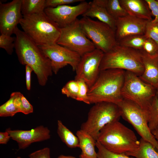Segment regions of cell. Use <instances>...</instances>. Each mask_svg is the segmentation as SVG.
Instances as JSON below:
<instances>
[{"mask_svg": "<svg viewBox=\"0 0 158 158\" xmlns=\"http://www.w3.org/2000/svg\"><path fill=\"white\" fill-rule=\"evenodd\" d=\"M111 69L123 70L140 76L144 70L140 51L118 43L104 53L100 64V71Z\"/></svg>", "mask_w": 158, "mask_h": 158, "instance_id": "obj_5", "label": "cell"}, {"mask_svg": "<svg viewBox=\"0 0 158 158\" xmlns=\"http://www.w3.org/2000/svg\"><path fill=\"white\" fill-rule=\"evenodd\" d=\"M79 142V147L81 152L80 158H98L95 151L96 141L89 134L80 129L76 133Z\"/></svg>", "mask_w": 158, "mask_h": 158, "instance_id": "obj_20", "label": "cell"}, {"mask_svg": "<svg viewBox=\"0 0 158 158\" xmlns=\"http://www.w3.org/2000/svg\"><path fill=\"white\" fill-rule=\"evenodd\" d=\"M125 71L111 69L100 71L94 84L89 88L87 95L91 104L102 102L118 104L123 99L121 94Z\"/></svg>", "mask_w": 158, "mask_h": 158, "instance_id": "obj_2", "label": "cell"}, {"mask_svg": "<svg viewBox=\"0 0 158 158\" xmlns=\"http://www.w3.org/2000/svg\"><path fill=\"white\" fill-rule=\"evenodd\" d=\"M15 49L20 63L28 65L36 75L39 85L45 86L53 73L51 63L42 51L23 31L17 27Z\"/></svg>", "mask_w": 158, "mask_h": 158, "instance_id": "obj_1", "label": "cell"}, {"mask_svg": "<svg viewBox=\"0 0 158 158\" xmlns=\"http://www.w3.org/2000/svg\"><path fill=\"white\" fill-rule=\"evenodd\" d=\"M6 131L9 134L11 138L17 142L20 149H25L33 143L46 140L51 137L50 130L43 126L30 130H12L8 128Z\"/></svg>", "mask_w": 158, "mask_h": 158, "instance_id": "obj_15", "label": "cell"}, {"mask_svg": "<svg viewBox=\"0 0 158 158\" xmlns=\"http://www.w3.org/2000/svg\"><path fill=\"white\" fill-rule=\"evenodd\" d=\"M148 21L128 15L117 19L115 32L118 42L128 36L144 35Z\"/></svg>", "mask_w": 158, "mask_h": 158, "instance_id": "obj_16", "label": "cell"}, {"mask_svg": "<svg viewBox=\"0 0 158 158\" xmlns=\"http://www.w3.org/2000/svg\"><path fill=\"white\" fill-rule=\"evenodd\" d=\"M16 158H21L20 157H18Z\"/></svg>", "mask_w": 158, "mask_h": 158, "instance_id": "obj_43", "label": "cell"}, {"mask_svg": "<svg viewBox=\"0 0 158 158\" xmlns=\"http://www.w3.org/2000/svg\"><path fill=\"white\" fill-rule=\"evenodd\" d=\"M57 158H76L75 157L70 155H66L61 154Z\"/></svg>", "mask_w": 158, "mask_h": 158, "instance_id": "obj_41", "label": "cell"}, {"mask_svg": "<svg viewBox=\"0 0 158 158\" xmlns=\"http://www.w3.org/2000/svg\"><path fill=\"white\" fill-rule=\"evenodd\" d=\"M148 112V125L151 131L158 125V98L156 95L152 101Z\"/></svg>", "mask_w": 158, "mask_h": 158, "instance_id": "obj_27", "label": "cell"}, {"mask_svg": "<svg viewBox=\"0 0 158 158\" xmlns=\"http://www.w3.org/2000/svg\"><path fill=\"white\" fill-rule=\"evenodd\" d=\"M77 80L79 84V90L76 100L83 102L87 104H90L87 95L89 90L88 86L85 82L82 79Z\"/></svg>", "mask_w": 158, "mask_h": 158, "instance_id": "obj_33", "label": "cell"}, {"mask_svg": "<svg viewBox=\"0 0 158 158\" xmlns=\"http://www.w3.org/2000/svg\"><path fill=\"white\" fill-rule=\"evenodd\" d=\"M14 96V102L20 112L27 115L33 112L32 106L21 92H12Z\"/></svg>", "mask_w": 158, "mask_h": 158, "instance_id": "obj_25", "label": "cell"}, {"mask_svg": "<svg viewBox=\"0 0 158 158\" xmlns=\"http://www.w3.org/2000/svg\"><path fill=\"white\" fill-rule=\"evenodd\" d=\"M46 3V0H22L21 11L23 16L44 12Z\"/></svg>", "mask_w": 158, "mask_h": 158, "instance_id": "obj_23", "label": "cell"}, {"mask_svg": "<svg viewBox=\"0 0 158 158\" xmlns=\"http://www.w3.org/2000/svg\"><path fill=\"white\" fill-rule=\"evenodd\" d=\"M39 47L50 60L55 74L68 65L75 71L81 58L78 53L57 43Z\"/></svg>", "mask_w": 158, "mask_h": 158, "instance_id": "obj_11", "label": "cell"}, {"mask_svg": "<svg viewBox=\"0 0 158 158\" xmlns=\"http://www.w3.org/2000/svg\"><path fill=\"white\" fill-rule=\"evenodd\" d=\"M84 1V0H46V8H55L64 5H68L76 2H80Z\"/></svg>", "mask_w": 158, "mask_h": 158, "instance_id": "obj_35", "label": "cell"}, {"mask_svg": "<svg viewBox=\"0 0 158 158\" xmlns=\"http://www.w3.org/2000/svg\"><path fill=\"white\" fill-rule=\"evenodd\" d=\"M104 53L96 48L81 57L75 70V79H82L88 86L89 88L95 83L99 74L100 64Z\"/></svg>", "mask_w": 158, "mask_h": 158, "instance_id": "obj_12", "label": "cell"}, {"mask_svg": "<svg viewBox=\"0 0 158 158\" xmlns=\"http://www.w3.org/2000/svg\"><path fill=\"white\" fill-rule=\"evenodd\" d=\"M50 149L48 147H45L30 154L29 155V158H50Z\"/></svg>", "mask_w": 158, "mask_h": 158, "instance_id": "obj_36", "label": "cell"}, {"mask_svg": "<svg viewBox=\"0 0 158 158\" xmlns=\"http://www.w3.org/2000/svg\"><path fill=\"white\" fill-rule=\"evenodd\" d=\"M96 147L98 149V158H135L124 154H117L109 151L97 141L96 142Z\"/></svg>", "mask_w": 158, "mask_h": 158, "instance_id": "obj_30", "label": "cell"}, {"mask_svg": "<svg viewBox=\"0 0 158 158\" xmlns=\"http://www.w3.org/2000/svg\"><path fill=\"white\" fill-rule=\"evenodd\" d=\"M57 133L61 141L69 148L79 147V142L77 136L66 127L62 122H57Z\"/></svg>", "mask_w": 158, "mask_h": 158, "instance_id": "obj_22", "label": "cell"}, {"mask_svg": "<svg viewBox=\"0 0 158 158\" xmlns=\"http://www.w3.org/2000/svg\"><path fill=\"white\" fill-rule=\"evenodd\" d=\"M97 141L108 151L117 154L133 152L138 148L140 143L134 132L118 121L104 127Z\"/></svg>", "mask_w": 158, "mask_h": 158, "instance_id": "obj_3", "label": "cell"}, {"mask_svg": "<svg viewBox=\"0 0 158 158\" xmlns=\"http://www.w3.org/2000/svg\"><path fill=\"white\" fill-rule=\"evenodd\" d=\"M15 37L4 34L0 35V47L4 49L7 53L11 55L15 47Z\"/></svg>", "mask_w": 158, "mask_h": 158, "instance_id": "obj_31", "label": "cell"}, {"mask_svg": "<svg viewBox=\"0 0 158 158\" xmlns=\"http://www.w3.org/2000/svg\"><path fill=\"white\" fill-rule=\"evenodd\" d=\"M88 6L89 3L84 0L75 6L64 5L55 8L47 7L44 12L60 28H62L73 23L79 16H82Z\"/></svg>", "mask_w": 158, "mask_h": 158, "instance_id": "obj_13", "label": "cell"}, {"mask_svg": "<svg viewBox=\"0 0 158 158\" xmlns=\"http://www.w3.org/2000/svg\"><path fill=\"white\" fill-rule=\"evenodd\" d=\"M147 38L145 35H134L126 37L118 42L119 44L137 50L143 49Z\"/></svg>", "mask_w": 158, "mask_h": 158, "instance_id": "obj_24", "label": "cell"}, {"mask_svg": "<svg viewBox=\"0 0 158 158\" xmlns=\"http://www.w3.org/2000/svg\"><path fill=\"white\" fill-rule=\"evenodd\" d=\"M119 1L128 15L148 20H152V13L145 0H119Z\"/></svg>", "mask_w": 158, "mask_h": 158, "instance_id": "obj_19", "label": "cell"}, {"mask_svg": "<svg viewBox=\"0 0 158 158\" xmlns=\"http://www.w3.org/2000/svg\"><path fill=\"white\" fill-rule=\"evenodd\" d=\"M156 89L143 81L135 74L126 71L121 94L123 98L136 103L142 109L148 111Z\"/></svg>", "mask_w": 158, "mask_h": 158, "instance_id": "obj_7", "label": "cell"}, {"mask_svg": "<svg viewBox=\"0 0 158 158\" xmlns=\"http://www.w3.org/2000/svg\"><path fill=\"white\" fill-rule=\"evenodd\" d=\"M57 43L78 53L81 57L96 49L82 30L78 19L71 25L60 28Z\"/></svg>", "mask_w": 158, "mask_h": 158, "instance_id": "obj_10", "label": "cell"}, {"mask_svg": "<svg viewBox=\"0 0 158 158\" xmlns=\"http://www.w3.org/2000/svg\"><path fill=\"white\" fill-rule=\"evenodd\" d=\"M107 0H93L89 2L88 7L82 16L90 18H95L109 25L115 31L116 21L106 8Z\"/></svg>", "mask_w": 158, "mask_h": 158, "instance_id": "obj_17", "label": "cell"}, {"mask_svg": "<svg viewBox=\"0 0 158 158\" xmlns=\"http://www.w3.org/2000/svg\"><path fill=\"white\" fill-rule=\"evenodd\" d=\"M138 148L126 155L135 158H158V150L149 142L141 138Z\"/></svg>", "mask_w": 158, "mask_h": 158, "instance_id": "obj_21", "label": "cell"}, {"mask_svg": "<svg viewBox=\"0 0 158 158\" xmlns=\"http://www.w3.org/2000/svg\"><path fill=\"white\" fill-rule=\"evenodd\" d=\"M142 50L149 55H155L158 53V44L152 39L147 38Z\"/></svg>", "mask_w": 158, "mask_h": 158, "instance_id": "obj_34", "label": "cell"}, {"mask_svg": "<svg viewBox=\"0 0 158 158\" xmlns=\"http://www.w3.org/2000/svg\"><path fill=\"white\" fill-rule=\"evenodd\" d=\"M154 18L152 20L154 22L158 23V0H145Z\"/></svg>", "mask_w": 158, "mask_h": 158, "instance_id": "obj_37", "label": "cell"}, {"mask_svg": "<svg viewBox=\"0 0 158 158\" xmlns=\"http://www.w3.org/2000/svg\"><path fill=\"white\" fill-rule=\"evenodd\" d=\"M117 105L122 118L132 126L141 138L151 143L158 150L157 142L148 126V111L124 98Z\"/></svg>", "mask_w": 158, "mask_h": 158, "instance_id": "obj_9", "label": "cell"}, {"mask_svg": "<svg viewBox=\"0 0 158 158\" xmlns=\"http://www.w3.org/2000/svg\"><path fill=\"white\" fill-rule=\"evenodd\" d=\"M156 96L158 98V87L156 88Z\"/></svg>", "mask_w": 158, "mask_h": 158, "instance_id": "obj_42", "label": "cell"}, {"mask_svg": "<svg viewBox=\"0 0 158 158\" xmlns=\"http://www.w3.org/2000/svg\"><path fill=\"white\" fill-rule=\"evenodd\" d=\"M11 138L8 133L6 131L5 132H0V144H6Z\"/></svg>", "mask_w": 158, "mask_h": 158, "instance_id": "obj_39", "label": "cell"}, {"mask_svg": "<svg viewBox=\"0 0 158 158\" xmlns=\"http://www.w3.org/2000/svg\"><path fill=\"white\" fill-rule=\"evenodd\" d=\"M140 51L144 70L143 73L139 77L143 81L156 89L158 87V53L150 56L142 50Z\"/></svg>", "mask_w": 158, "mask_h": 158, "instance_id": "obj_18", "label": "cell"}, {"mask_svg": "<svg viewBox=\"0 0 158 158\" xmlns=\"http://www.w3.org/2000/svg\"><path fill=\"white\" fill-rule=\"evenodd\" d=\"M79 85L77 80H73L68 82L62 88L61 92L67 97L76 100L78 95Z\"/></svg>", "mask_w": 158, "mask_h": 158, "instance_id": "obj_29", "label": "cell"}, {"mask_svg": "<svg viewBox=\"0 0 158 158\" xmlns=\"http://www.w3.org/2000/svg\"><path fill=\"white\" fill-rule=\"evenodd\" d=\"M144 35L147 38L152 39L158 44V23L153 22L152 20H148Z\"/></svg>", "mask_w": 158, "mask_h": 158, "instance_id": "obj_32", "label": "cell"}, {"mask_svg": "<svg viewBox=\"0 0 158 158\" xmlns=\"http://www.w3.org/2000/svg\"><path fill=\"white\" fill-rule=\"evenodd\" d=\"M121 116L117 104L107 102L97 103L90 110L87 119L82 124L80 129L89 134L96 141L101 129L108 123L118 121Z\"/></svg>", "mask_w": 158, "mask_h": 158, "instance_id": "obj_6", "label": "cell"}, {"mask_svg": "<svg viewBox=\"0 0 158 158\" xmlns=\"http://www.w3.org/2000/svg\"><path fill=\"white\" fill-rule=\"evenodd\" d=\"M106 8L110 14L116 20L128 15L121 5L119 0H107Z\"/></svg>", "mask_w": 158, "mask_h": 158, "instance_id": "obj_26", "label": "cell"}, {"mask_svg": "<svg viewBox=\"0 0 158 158\" xmlns=\"http://www.w3.org/2000/svg\"><path fill=\"white\" fill-rule=\"evenodd\" d=\"M24 33L38 46L57 43L60 28L44 12L23 16L20 23Z\"/></svg>", "mask_w": 158, "mask_h": 158, "instance_id": "obj_4", "label": "cell"}, {"mask_svg": "<svg viewBox=\"0 0 158 158\" xmlns=\"http://www.w3.org/2000/svg\"><path fill=\"white\" fill-rule=\"evenodd\" d=\"M79 21L83 32L96 48L106 53L118 44L115 31L106 24L83 16Z\"/></svg>", "mask_w": 158, "mask_h": 158, "instance_id": "obj_8", "label": "cell"}, {"mask_svg": "<svg viewBox=\"0 0 158 158\" xmlns=\"http://www.w3.org/2000/svg\"><path fill=\"white\" fill-rule=\"evenodd\" d=\"M22 0H13L6 3L0 1V32L1 34L11 36L22 19Z\"/></svg>", "mask_w": 158, "mask_h": 158, "instance_id": "obj_14", "label": "cell"}, {"mask_svg": "<svg viewBox=\"0 0 158 158\" xmlns=\"http://www.w3.org/2000/svg\"><path fill=\"white\" fill-rule=\"evenodd\" d=\"M26 85L27 90H30L31 89V74L33 71L32 68L28 65L25 66Z\"/></svg>", "mask_w": 158, "mask_h": 158, "instance_id": "obj_38", "label": "cell"}, {"mask_svg": "<svg viewBox=\"0 0 158 158\" xmlns=\"http://www.w3.org/2000/svg\"><path fill=\"white\" fill-rule=\"evenodd\" d=\"M151 132L158 145V125L154 129L151 131Z\"/></svg>", "mask_w": 158, "mask_h": 158, "instance_id": "obj_40", "label": "cell"}, {"mask_svg": "<svg viewBox=\"0 0 158 158\" xmlns=\"http://www.w3.org/2000/svg\"><path fill=\"white\" fill-rule=\"evenodd\" d=\"M20 111L16 105L14 101V96L12 93L10 99L0 106V116L12 117Z\"/></svg>", "mask_w": 158, "mask_h": 158, "instance_id": "obj_28", "label": "cell"}]
</instances>
